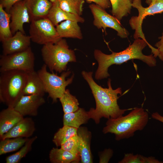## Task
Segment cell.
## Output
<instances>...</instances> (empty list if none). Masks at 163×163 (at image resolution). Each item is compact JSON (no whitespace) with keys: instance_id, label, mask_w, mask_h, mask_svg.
I'll return each instance as SVG.
<instances>
[{"instance_id":"obj_18","label":"cell","mask_w":163,"mask_h":163,"mask_svg":"<svg viewBox=\"0 0 163 163\" xmlns=\"http://www.w3.org/2000/svg\"><path fill=\"white\" fill-rule=\"evenodd\" d=\"M52 4L47 17L55 26H57L60 22L67 20L81 23L84 22V19L81 16L68 12L61 8L59 6V1Z\"/></svg>"},{"instance_id":"obj_6","label":"cell","mask_w":163,"mask_h":163,"mask_svg":"<svg viewBox=\"0 0 163 163\" xmlns=\"http://www.w3.org/2000/svg\"><path fill=\"white\" fill-rule=\"evenodd\" d=\"M47 66L44 64L37 72L43 83L45 92L48 93L49 97L53 102H56L65 92L66 87L71 84L73 80L74 74L66 79L71 73L69 71H64L60 76L54 72L51 73L47 69Z\"/></svg>"},{"instance_id":"obj_33","label":"cell","mask_w":163,"mask_h":163,"mask_svg":"<svg viewBox=\"0 0 163 163\" xmlns=\"http://www.w3.org/2000/svg\"><path fill=\"white\" fill-rule=\"evenodd\" d=\"M21 0H0V4L5 10L9 13L10 10L13 5L17 2Z\"/></svg>"},{"instance_id":"obj_21","label":"cell","mask_w":163,"mask_h":163,"mask_svg":"<svg viewBox=\"0 0 163 163\" xmlns=\"http://www.w3.org/2000/svg\"><path fill=\"white\" fill-rule=\"evenodd\" d=\"M90 119L88 111L84 108H79L76 111L64 113L63 116V125H66L77 129L87 123Z\"/></svg>"},{"instance_id":"obj_22","label":"cell","mask_w":163,"mask_h":163,"mask_svg":"<svg viewBox=\"0 0 163 163\" xmlns=\"http://www.w3.org/2000/svg\"><path fill=\"white\" fill-rule=\"evenodd\" d=\"M49 158L52 163H78L80 156L62 149L53 148L50 151Z\"/></svg>"},{"instance_id":"obj_16","label":"cell","mask_w":163,"mask_h":163,"mask_svg":"<svg viewBox=\"0 0 163 163\" xmlns=\"http://www.w3.org/2000/svg\"><path fill=\"white\" fill-rule=\"evenodd\" d=\"M77 134L80 139V155L81 162L93 163L90 149L91 132L87 128L80 126L77 129Z\"/></svg>"},{"instance_id":"obj_12","label":"cell","mask_w":163,"mask_h":163,"mask_svg":"<svg viewBox=\"0 0 163 163\" xmlns=\"http://www.w3.org/2000/svg\"><path fill=\"white\" fill-rule=\"evenodd\" d=\"M45 103L43 96L23 95L14 107L24 117L26 116H36L38 114L39 107Z\"/></svg>"},{"instance_id":"obj_24","label":"cell","mask_w":163,"mask_h":163,"mask_svg":"<svg viewBox=\"0 0 163 163\" xmlns=\"http://www.w3.org/2000/svg\"><path fill=\"white\" fill-rule=\"evenodd\" d=\"M29 138L18 137L1 140L0 155L15 151L23 146Z\"/></svg>"},{"instance_id":"obj_23","label":"cell","mask_w":163,"mask_h":163,"mask_svg":"<svg viewBox=\"0 0 163 163\" xmlns=\"http://www.w3.org/2000/svg\"><path fill=\"white\" fill-rule=\"evenodd\" d=\"M113 16L119 21L130 14L132 7L131 0H109Z\"/></svg>"},{"instance_id":"obj_5","label":"cell","mask_w":163,"mask_h":163,"mask_svg":"<svg viewBox=\"0 0 163 163\" xmlns=\"http://www.w3.org/2000/svg\"><path fill=\"white\" fill-rule=\"evenodd\" d=\"M27 72L12 70L1 72L0 100L8 107H14L23 95Z\"/></svg>"},{"instance_id":"obj_14","label":"cell","mask_w":163,"mask_h":163,"mask_svg":"<svg viewBox=\"0 0 163 163\" xmlns=\"http://www.w3.org/2000/svg\"><path fill=\"white\" fill-rule=\"evenodd\" d=\"M35 123L30 117L24 118L6 133L0 136V140L18 137L28 138L35 131Z\"/></svg>"},{"instance_id":"obj_8","label":"cell","mask_w":163,"mask_h":163,"mask_svg":"<svg viewBox=\"0 0 163 163\" xmlns=\"http://www.w3.org/2000/svg\"><path fill=\"white\" fill-rule=\"evenodd\" d=\"M34 54L31 47L19 52L0 56V72L19 70L27 72L34 70Z\"/></svg>"},{"instance_id":"obj_4","label":"cell","mask_w":163,"mask_h":163,"mask_svg":"<svg viewBox=\"0 0 163 163\" xmlns=\"http://www.w3.org/2000/svg\"><path fill=\"white\" fill-rule=\"evenodd\" d=\"M41 53L45 64L52 72L66 71L69 62H76L74 51L69 49L66 41L62 38L56 43L43 45Z\"/></svg>"},{"instance_id":"obj_39","label":"cell","mask_w":163,"mask_h":163,"mask_svg":"<svg viewBox=\"0 0 163 163\" xmlns=\"http://www.w3.org/2000/svg\"></svg>"},{"instance_id":"obj_11","label":"cell","mask_w":163,"mask_h":163,"mask_svg":"<svg viewBox=\"0 0 163 163\" xmlns=\"http://www.w3.org/2000/svg\"><path fill=\"white\" fill-rule=\"evenodd\" d=\"M8 13L10 16V27L12 34L19 31L26 34L24 24L30 23L31 20L25 0H21L15 3Z\"/></svg>"},{"instance_id":"obj_37","label":"cell","mask_w":163,"mask_h":163,"mask_svg":"<svg viewBox=\"0 0 163 163\" xmlns=\"http://www.w3.org/2000/svg\"><path fill=\"white\" fill-rule=\"evenodd\" d=\"M156 0H146L145 2L149 5L154 2Z\"/></svg>"},{"instance_id":"obj_17","label":"cell","mask_w":163,"mask_h":163,"mask_svg":"<svg viewBox=\"0 0 163 163\" xmlns=\"http://www.w3.org/2000/svg\"><path fill=\"white\" fill-rule=\"evenodd\" d=\"M45 92L43 82L37 72H27L23 95H37L43 96Z\"/></svg>"},{"instance_id":"obj_35","label":"cell","mask_w":163,"mask_h":163,"mask_svg":"<svg viewBox=\"0 0 163 163\" xmlns=\"http://www.w3.org/2000/svg\"><path fill=\"white\" fill-rule=\"evenodd\" d=\"M88 2H94L96 4L105 9L109 8L111 4L109 0H85Z\"/></svg>"},{"instance_id":"obj_7","label":"cell","mask_w":163,"mask_h":163,"mask_svg":"<svg viewBox=\"0 0 163 163\" xmlns=\"http://www.w3.org/2000/svg\"><path fill=\"white\" fill-rule=\"evenodd\" d=\"M29 34L31 41L43 45L56 43L62 38L59 37L56 28L47 17L32 19Z\"/></svg>"},{"instance_id":"obj_9","label":"cell","mask_w":163,"mask_h":163,"mask_svg":"<svg viewBox=\"0 0 163 163\" xmlns=\"http://www.w3.org/2000/svg\"><path fill=\"white\" fill-rule=\"evenodd\" d=\"M132 7L137 9L138 16H132L129 20V24L132 29L135 30L133 35L135 39L141 38L145 41L146 40L142 28L144 19L148 15L161 13L163 12V0H156L147 7L142 5L141 0H133L132 2Z\"/></svg>"},{"instance_id":"obj_10","label":"cell","mask_w":163,"mask_h":163,"mask_svg":"<svg viewBox=\"0 0 163 163\" xmlns=\"http://www.w3.org/2000/svg\"><path fill=\"white\" fill-rule=\"evenodd\" d=\"M89 8L94 17L93 24L98 29H103L106 32L107 28L115 30L117 35L122 38H126L129 34V31L123 27L115 17L108 13L99 6L91 4Z\"/></svg>"},{"instance_id":"obj_30","label":"cell","mask_w":163,"mask_h":163,"mask_svg":"<svg viewBox=\"0 0 163 163\" xmlns=\"http://www.w3.org/2000/svg\"><path fill=\"white\" fill-rule=\"evenodd\" d=\"M119 163H161L152 156L145 157L142 155L133 153L125 154L123 159Z\"/></svg>"},{"instance_id":"obj_25","label":"cell","mask_w":163,"mask_h":163,"mask_svg":"<svg viewBox=\"0 0 163 163\" xmlns=\"http://www.w3.org/2000/svg\"><path fill=\"white\" fill-rule=\"evenodd\" d=\"M10 14L0 4V40L2 42L13 35L10 29Z\"/></svg>"},{"instance_id":"obj_32","label":"cell","mask_w":163,"mask_h":163,"mask_svg":"<svg viewBox=\"0 0 163 163\" xmlns=\"http://www.w3.org/2000/svg\"><path fill=\"white\" fill-rule=\"evenodd\" d=\"M113 150L110 149H106L99 154V163H107L112 157Z\"/></svg>"},{"instance_id":"obj_34","label":"cell","mask_w":163,"mask_h":163,"mask_svg":"<svg viewBox=\"0 0 163 163\" xmlns=\"http://www.w3.org/2000/svg\"><path fill=\"white\" fill-rule=\"evenodd\" d=\"M159 39L160 40L156 43L155 46L157 48L158 51V56L163 61V32L162 36L159 37Z\"/></svg>"},{"instance_id":"obj_15","label":"cell","mask_w":163,"mask_h":163,"mask_svg":"<svg viewBox=\"0 0 163 163\" xmlns=\"http://www.w3.org/2000/svg\"><path fill=\"white\" fill-rule=\"evenodd\" d=\"M24 118L14 107H8L0 113V136L6 133Z\"/></svg>"},{"instance_id":"obj_28","label":"cell","mask_w":163,"mask_h":163,"mask_svg":"<svg viewBox=\"0 0 163 163\" xmlns=\"http://www.w3.org/2000/svg\"><path fill=\"white\" fill-rule=\"evenodd\" d=\"M64 113L75 112L79 108V103L76 97L71 94L66 89L63 95L59 99Z\"/></svg>"},{"instance_id":"obj_2","label":"cell","mask_w":163,"mask_h":163,"mask_svg":"<svg viewBox=\"0 0 163 163\" xmlns=\"http://www.w3.org/2000/svg\"><path fill=\"white\" fill-rule=\"evenodd\" d=\"M82 74L88 83L96 102L95 108H91L88 111L90 119L98 124L100 119L104 117L108 119L121 116L127 110L133 108L120 109L117 103L119 97L122 93L121 88L113 89L111 86V80L107 82L108 88H104L97 84L92 77L93 72L83 71Z\"/></svg>"},{"instance_id":"obj_13","label":"cell","mask_w":163,"mask_h":163,"mask_svg":"<svg viewBox=\"0 0 163 163\" xmlns=\"http://www.w3.org/2000/svg\"><path fill=\"white\" fill-rule=\"evenodd\" d=\"M31 38L21 31H18L2 43V53L7 55L24 51L30 47Z\"/></svg>"},{"instance_id":"obj_36","label":"cell","mask_w":163,"mask_h":163,"mask_svg":"<svg viewBox=\"0 0 163 163\" xmlns=\"http://www.w3.org/2000/svg\"><path fill=\"white\" fill-rule=\"evenodd\" d=\"M152 118L163 123V116L161 115L157 112L153 113L151 115Z\"/></svg>"},{"instance_id":"obj_20","label":"cell","mask_w":163,"mask_h":163,"mask_svg":"<svg viewBox=\"0 0 163 163\" xmlns=\"http://www.w3.org/2000/svg\"><path fill=\"white\" fill-rule=\"evenodd\" d=\"M78 23L75 21L67 20L58 24L56 29L59 37L82 39V34Z\"/></svg>"},{"instance_id":"obj_19","label":"cell","mask_w":163,"mask_h":163,"mask_svg":"<svg viewBox=\"0 0 163 163\" xmlns=\"http://www.w3.org/2000/svg\"><path fill=\"white\" fill-rule=\"evenodd\" d=\"M31 21L47 17L53 4L49 0H25Z\"/></svg>"},{"instance_id":"obj_29","label":"cell","mask_w":163,"mask_h":163,"mask_svg":"<svg viewBox=\"0 0 163 163\" xmlns=\"http://www.w3.org/2000/svg\"><path fill=\"white\" fill-rule=\"evenodd\" d=\"M36 136L29 138L24 145L18 152L7 157L6 158V163H18L31 150L34 142L37 139Z\"/></svg>"},{"instance_id":"obj_26","label":"cell","mask_w":163,"mask_h":163,"mask_svg":"<svg viewBox=\"0 0 163 163\" xmlns=\"http://www.w3.org/2000/svg\"><path fill=\"white\" fill-rule=\"evenodd\" d=\"M78 129L63 125L55 134L53 142L56 147L61 146L72 136L77 134Z\"/></svg>"},{"instance_id":"obj_1","label":"cell","mask_w":163,"mask_h":163,"mask_svg":"<svg viewBox=\"0 0 163 163\" xmlns=\"http://www.w3.org/2000/svg\"><path fill=\"white\" fill-rule=\"evenodd\" d=\"M158 51L148 42L139 38L135 39L124 50L119 52H112L107 54L99 50H95L94 56L98 63L95 78L101 80L109 76V67L113 64L120 65L128 61L133 59L141 60L150 67L156 65L155 58L158 56Z\"/></svg>"},{"instance_id":"obj_31","label":"cell","mask_w":163,"mask_h":163,"mask_svg":"<svg viewBox=\"0 0 163 163\" xmlns=\"http://www.w3.org/2000/svg\"><path fill=\"white\" fill-rule=\"evenodd\" d=\"M80 143L79 137L77 134L69 139L60 147L64 150L80 156Z\"/></svg>"},{"instance_id":"obj_3","label":"cell","mask_w":163,"mask_h":163,"mask_svg":"<svg viewBox=\"0 0 163 163\" xmlns=\"http://www.w3.org/2000/svg\"><path fill=\"white\" fill-rule=\"evenodd\" d=\"M148 113L142 107H135L127 115L108 119L103 128L104 134H114L119 141L133 137L137 131L142 130L149 120Z\"/></svg>"},{"instance_id":"obj_38","label":"cell","mask_w":163,"mask_h":163,"mask_svg":"<svg viewBox=\"0 0 163 163\" xmlns=\"http://www.w3.org/2000/svg\"><path fill=\"white\" fill-rule=\"evenodd\" d=\"M52 3H53L58 1H59V0H49Z\"/></svg>"},{"instance_id":"obj_27","label":"cell","mask_w":163,"mask_h":163,"mask_svg":"<svg viewBox=\"0 0 163 163\" xmlns=\"http://www.w3.org/2000/svg\"><path fill=\"white\" fill-rule=\"evenodd\" d=\"M84 0H59V6L68 12L79 16L82 14Z\"/></svg>"}]
</instances>
